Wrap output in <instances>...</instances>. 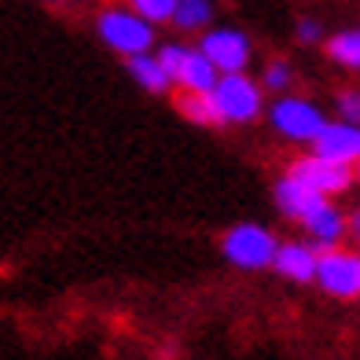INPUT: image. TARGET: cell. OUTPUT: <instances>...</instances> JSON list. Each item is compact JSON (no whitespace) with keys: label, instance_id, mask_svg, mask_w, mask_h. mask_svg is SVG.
<instances>
[{"label":"cell","instance_id":"cell-9","mask_svg":"<svg viewBox=\"0 0 360 360\" xmlns=\"http://www.w3.org/2000/svg\"><path fill=\"white\" fill-rule=\"evenodd\" d=\"M327 202V195L313 191L309 184H302L298 176H283L280 184H276V206H280L283 217H294V221H305L309 214H316V210Z\"/></svg>","mask_w":360,"mask_h":360},{"label":"cell","instance_id":"cell-1","mask_svg":"<svg viewBox=\"0 0 360 360\" xmlns=\"http://www.w3.org/2000/svg\"><path fill=\"white\" fill-rule=\"evenodd\" d=\"M96 30H100L107 48H114V52H122L129 59L151 52V44H155V22H147L133 8H107L96 19Z\"/></svg>","mask_w":360,"mask_h":360},{"label":"cell","instance_id":"cell-4","mask_svg":"<svg viewBox=\"0 0 360 360\" xmlns=\"http://www.w3.org/2000/svg\"><path fill=\"white\" fill-rule=\"evenodd\" d=\"M272 125L294 143H316V136L323 133L327 118L320 114L316 103L309 100H298V96H287L272 107Z\"/></svg>","mask_w":360,"mask_h":360},{"label":"cell","instance_id":"cell-23","mask_svg":"<svg viewBox=\"0 0 360 360\" xmlns=\"http://www.w3.org/2000/svg\"><path fill=\"white\" fill-rule=\"evenodd\" d=\"M356 176H360V166H356Z\"/></svg>","mask_w":360,"mask_h":360},{"label":"cell","instance_id":"cell-14","mask_svg":"<svg viewBox=\"0 0 360 360\" xmlns=\"http://www.w3.org/2000/svg\"><path fill=\"white\" fill-rule=\"evenodd\" d=\"M176 107L195 125H217L221 122V110H217V103H214V96H210V92H188V96H180V100H176Z\"/></svg>","mask_w":360,"mask_h":360},{"label":"cell","instance_id":"cell-7","mask_svg":"<svg viewBox=\"0 0 360 360\" xmlns=\"http://www.w3.org/2000/svg\"><path fill=\"white\" fill-rule=\"evenodd\" d=\"M199 48L210 56V63H214L221 74H243L250 63V41H247V34H239V30H206Z\"/></svg>","mask_w":360,"mask_h":360},{"label":"cell","instance_id":"cell-24","mask_svg":"<svg viewBox=\"0 0 360 360\" xmlns=\"http://www.w3.org/2000/svg\"><path fill=\"white\" fill-rule=\"evenodd\" d=\"M52 4H56V0H52Z\"/></svg>","mask_w":360,"mask_h":360},{"label":"cell","instance_id":"cell-2","mask_svg":"<svg viewBox=\"0 0 360 360\" xmlns=\"http://www.w3.org/2000/svg\"><path fill=\"white\" fill-rule=\"evenodd\" d=\"M214 103L221 110V122H254L261 114V85L257 81L247 77V70L243 74H221V81L214 85Z\"/></svg>","mask_w":360,"mask_h":360},{"label":"cell","instance_id":"cell-16","mask_svg":"<svg viewBox=\"0 0 360 360\" xmlns=\"http://www.w3.org/2000/svg\"><path fill=\"white\" fill-rule=\"evenodd\" d=\"M327 56L349 70H360V30H342L327 41Z\"/></svg>","mask_w":360,"mask_h":360},{"label":"cell","instance_id":"cell-3","mask_svg":"<svg viewBox=\"0 0 360 360\" xmlns=\"http://www.w3.org/2000/svg\"><path fill=\"white\" fill-rule=\"evenodd\" d=\"M276 250L280 243L261 224H239L224 236V257L239 269H269L276 261Z\"/></svg>","mask_w":360,"mask_h":360},{"label":"cell","instance_id":"cell-17","mask_svg":"<svg viewBox=\"0 0 360 360\" xmlns=\"http://www.w3.org/2000/svg\"><path fill=\"white\" fill-rule=\"evenodd\" d=\"M176 4L180 0H129V8L140 11L147 22H173Z\"/></svg>","mask_w":360,"mask_h":360},{"label":"cell","instance_id":"cell-10","mask_svg":"<svg viewBox=\"0 0 360 360\" xmlns=\"http://www.w3.org/2000/svg\"><path fill=\"white\" fill-rule=\"evenodd\" d=\"M272 269L280 272V276H287V280L309 283V280H316L320 254H316L313 247H305V243H280V250H276Z\"/></svg>","mask_w":360,"mask_h":360},{"label":"cell","instance_id":"cell-20","mask_svg":"<svg viewBox=\"0 0 360 360\" xmlns=\"http://www.w3.org/2000/svg\"><path fill=\"white\" fill-rule=\"evenodd\" d=\"M338 114H342V122L360 125V89H349L338 96Z\"/></svg>","mask_w":360,"mask_h":360},{"label":"cell","instance_id":"cell-19","mask_svg":"<svg viewBox=\"0 0 360 360\" xmlns=\"http://www.w3.org/2000/svg\"><path fill=\"white\" fill-rule=\"evenodd\" d=\"M155 56L162 59V67H166V70H169V77L176 81V70H180V63H184L188 48H184V44H162V48H158Z\"/></svg>","mask_w":360,"mask_h":360},{"label":"cell","instance_id":"cell-11","mask_svg":"<svg viewBox=\"0 0 360 360\" xmlns=\"http://www.w3.org/2000/svg\"><path fill=\"white\" fill-rule=\"evenodd\" d=\"M221 81V70L210 63V56L202 52H191L188 48V56L184 63H180V70H176V85L184 89V92H214V85Z\"/></svg>","mask_w":360,"mask_h":360},{"label":"cell","instance_id":"cell-6","mask_svg":"<svg viewBox=\"0 0 360 360\" xmlns=\"http://www.w3.org/2000/svg\"><path fill=\"white\" fill-rule=\"evenodd\" d=\"M290 176H298L302 184H309L320 195H338V191H346L353 184V166H346V162H331V158H323V155L313 151V155L294 162Z\"/></svg>","mask_w":360,"mask_h":360},{"label":"cell","instance_id":"cell-8","mask_svg":"<svg viewBox=\"0 0 360 360\" xmlns=\"http://www.w3.org/2000/svg\"><path fill=\"white\" fill-rule=\"evenodd\" d=\"M313 151L331 158V162H346V166H360V125L353 122H327L323 133L316 136Z\"/></svg>","mask_w":360,"mask_h":360},{"label":"cell","instance_id":"cell-13","mask_svg":"<svg viewBox=\"0 0 360 360\" xmlns=\"http://www.w3.org/2000/svg\"><path fill=\"white\" fill-rule=\"evenodd\" d=\"M129 74L136 77V85L140 89H147V92H166L169 85H173V77H169V70L162 67V59L158 56H151V52H143V56H133L129 59Z\"/></svg>","mask_w":360,"mask_h":360},{"label":"cell","instance_id":"cell-22","mask_svg":"<svg viewBox=\"0 0 360 360\" xmlns=\"http://www.w3.org/2000/svg\"><path fill=\"white\" fill-rule=\"evenodd\" d=\"M349 239L356 243V250H360V210H356V214L349 217Z\"/></svg>","mask_w":360,"mask_h":360},{"label":"cell","instance_id":"cell-15","mask_svg":"<svg viewBox=\"0 0 360 360\" xmlns=\"http://www.w3.org/2000/svg\"><path fill=\"white\" fill-rule=\"evenodd\" d=\"M214 19V4L210 0H180L173 11V26L176 30H206Z\"/></svg>","mask_w":360,"mask_h":360},{"label":"cell","instance_id":"cell-18","mask_svg":"<svg viewBox=\"0 0 360 360\" xmlns=\"http://www.w3.org/2000/svg\"><path fill=\"white\" fill-rule=\"evenodd\" d=\"M265 89L269 92H287L290 89V67L287 63H269L265 67Z\"/></svg>","mask_w":360,"mask_h":360},{"label":"cell","instance_id":"cell-12","mask_svg":"<svg viewBox=\"0 0 360 360\" xmlns=\"http://www.w3.org/2000/svg\"><path fill=\"white\" fill-rule=\"evenodd\" d=\"M302 224H305V232L316 239V247H320V250H331L335 243H342V236L349 232V221L342 217L331 202H323L316 214H309Z\"/></svg>","mask_w":360,"mask_h":360},{"label":"cell","instance_id":"cell-21","mask_svg":"<svg viewBox=\"0 0 360 360\" xmlns=\"http://www.w3.org/2000/svg\"><path fill=\"white\" fill-rule=\"evenodd\" d=\"M298 41H305V44L320 41V22H313V19H302V22H298Z\"/></svg>","mask_w":360,"mask_h":360},{"label":"cell","instance_id":"cell-5","mask_svg":"<svg viewBox=\"0 0 360 360\" xmlns=\"http://www.w3.org/2000/svg\"><path fill=\"white\" fill-rule=\"evenodd\" d=\"M316 283L335 294V298H356L360 294V254L349 250H323L320 254V269H316Z\"/></svg>","mask_w":360,"mask_h":360}]
</instances>
